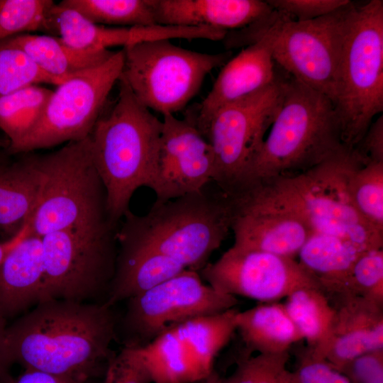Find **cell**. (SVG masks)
<instances>
[{
	"label": "cell",
	"mask_w": 383,
	"mask_h": 383,
	"mask_svg": "<svg viewBox=\"0 0 383 383\" xmlns=\"http://www.w3.org/2000/svg\"><path fill=\"white\" fill-rule=\"evenodd\" d=\"M118 317L105 303L49 299L6 327L9 364L41 370L82 383L104 376L116 353Z\"/></svg>",
	"instance_id": "cell-1"
},
{
	"label": "cell",
	"mask_w": 383,
	"mask_h": 383,
	"mask_svg": "<svg viewBox=\"0 0 383 383\" xmlns=\"http://www.w3.org/2000/svg\"><path fill=\"white\" fill-rule=\"evenodd\" d=\"M118 94L90 134L96 170L106 193L110 220L118 225L134 193L149 187L162 128V120L141 104L121 77Z\"/></svg>",
	"instance_id": "cell-2"
},
{
	"label": "cell",
	"mask_w": 383,
	"mask_h": 383,
	"mask_svg": "<svg viewBox=\"0 0 383 383\" xmlns=\"http://www.w3.org/2000/svg\"><path fill=\"white\" fill-rule=\"evenodd\" d=\"M344 147L332 101L290 76L279 110L238 192L309 171Z\"/></svg>",
	"instance_id": "cell-3"
},
{
	"label": "cell",
	"mask_w": 383,
	"mask_h": 383,
	"mask_svg": "<svg viewBox=\"0 0 383 383\" xmlns=\"http://www.w3.org/2000/svg\"><path fill=\"white\" fill-rule=\"evenodd\" d=\"M206 187L169 201L155 200L143 216L128 211L117 231L118 244L154 250L200 272L227 238L232 220L229 198Z\"/></svg>",
	"instance_id": "cell-4"
},
{
	"label": "cell",
	"mask_w": 383,
	"mask_h": 383,
	"mask_svg": "<svg viewBox=\"0 0 383 383\" xmlns=\"http://www.w3.org/2000/svg\"><path fill=\"white\" fill-rule=\"evenodd\" d=\"M38 198L28 231L40 237L56 231L113 224L106 193L94 162L90 135L59 150L38 155ZM119 225V224H118Z\"/></svg>",
	"instance_id": "cell-5"
},
{
	"label": "cell",
	"mask_w": 383,
	"mask_h": 383,
	"mask_svg": "<svg viewBox=\"0 0 383 383\" xmlns=\"http://www.w3.org/2000/svg\"><path fill=\"white\" fill-rule=\"evenodd\" d=\"M357 157L354 149L345 146L333 157L309 171L249 188H255L299 216L313 233L347 239L367 250L381 249L383 231L372 226L357 213L346 190V172Z\"/></svg>",
	"instance_id": "cell-6"
},
{
	"label": "cell",
	"mask_w": 383,
	"mask_h": 383,
	"mask_svg": "<svg viewBox=\"0 0 383 383\" xmlns=\"http://www.w3.org/2000/svg\"><path fill=\"white\" fill-rule=\"evenodd\" d=\"M334 106L343 144L353 148L383 111V1L354 4L339 66Z\"/></svg>",
	"instance_id": "cell-7"
},
{
	"label": "cell",
	"mask_w": 383,
	"mask_h": 383,
	"mask_svg": "<svg viewBox=\"0 0 383 383\" xmlns=\"http://www.w3.org/2000/svg\"><path fill=\"white\" fill-rule=\"evenodd\" d=\"M121 77L137 100L150 111L173 114L200 89L206 76L223 65L230 52L209 54L177 46L170 40L123 48Z\"/></svg>",
	"instance_id": "cell-8"
},
{
	"label": "cell",
	"mask_w": 383,
	"mask_h": 383,
	"mask_svg": "<svg viewBox=\"0 0 383 383\" xmlns=\"http://www.w3.org/2000/svg\"><path fill=\"white\" fill-rule=\"evenodd\" d=\"M118 226L69 229L42 236L45 274L40 301L104 298L105 302L115 271Z\"/></svg>",
	"instance_id": "cell-9"
},
{
	"label": "cell",
	"mask_w": 383,
	"mask_h": 383,
	"mask_svg": "<svg viewBox=\"0 0 383 383\" xmlns=\"http://www.w3.org/2000/svg\"><path fill=\"white\" fill-rule=\"evenodd\" d=\"M354 3L320 18L298 21L274 9L259 26L271 38L272 57L288 74L333 104L348 20Z\"/></svg>",
	"instance_id": "cell-10"
},
{
	"label": "cell",
	"mask_w": 383,
	"mask_h": 383,
	"mask_svg": "<svg viewBox=\"0 0 383 383\" xmlns=\"http://www.w3.org/2000/svg\"><path fill=\"white\" fill-rule=\"evenodd\" d=\"M287 77L221 106L200 131L214 155L212 182L223 194L241 189L282 105Z\"/></svg>",
	"instance_id": "cell-11"
},
{
	"label": "cell",
	"mask_w": 383,
	"mask_h": 383,
	"mask_svg": "<svg viewBox=\"0 0 383 383\" xmlns=\"http://www.w3.org/2000/svg\"><path fill=\"white\" fill-rule=\"evenodd\" d=\"M123 50L103 63L68 77L52 94L34 128L9 155L50 148L88 137L118 82Z\"/></svg>",
	"instance_id": "cell-12"
},
{
	"label": "cell",
	"mask_w": 383,
	"mask_h": 383,
	"mask_svg": "<svg viewBox=\"0 0 383 383\" xmlns=\"http://www.w3.org/2000/svg\"><path fill=\"white\" fill-rule=\"evenodd\" d=\"M123 345L143 348L186 321L235 308L237 297L214 289L198 272L177 275L126 301Z\"/></svg>",
	"instance_id": "cell-13"
},
{
	"label": "cell",
	"mask_w": 383,
	"mask_h": 383,
	"mask_svg": "<svg viewBox=\"0 0 383 383\" xmlns=\"http://www.w3.org/2000/svg\"><path fill=\"white\" fill-rule=\"evenodd\" d=\"M238 311L186 321L140 348L152 383H194L208 377L236 332Z\"/></svg>",
	"instance_id": "cell-14"
},
{
	"label": "cell",
	"mask_w": 383,
	"mask_h": 383,
	"mask_svg": "<svg viewBox=\"0 0 383 383\" xmlns=\"http://www.w3.org/2000/svg\"><path fill=\"white\" fill-rule=\"evenodd\" d=\"M199 274L218 292L261 303L278 302L304 287L322 289L317 278L294 258L233 245Z\"/></svg>",
	"instance_id": "cell-15"
},
{
	"label": "cell",
	"mask_w": 383,
	"mask_h": 383,
	"mask_svg": "<svg viewBox=\"0 0 383 383\" xmlns=\"http://www.w3.org/2000/svg\"><path fill=\"white\" fill-rule=\"evenodd\" d=\"M157 158L149 185L156 201L200 192L212 182L214 155L194 118L163 116Z\"/></svg>",
	"instance_id": "cell-16"
},
{
	"label": "cell",
	"mask_w": 383,
	"mask_h": 383,
	"mask_svg": "<svg viewBox=\"0 0 383 383\" xmlns=\"http://www.w3.org/2000/svg\"><path fill=\"white\" fill-rule=\"evenodd\" d=\"M228 197L235 248L294 258L313 233L299 216L255 188Z\"/></svg>",
	"instance_id": "cell-17"
},
{
	"label": "cell",
	"mask_w": 383,
	"mask_h": 383,
	"mask_svg": "<svg viewBox=\"0 0 383 383\" xmlns=\"http://www.w3.org/2000/svg\"><path fill=\"white\" fill-rule=\"evenodd\" d=\"M272 53L270 35L257 29L253 43L222 67L211 90L202 101L196 126L201 131L221 106L255 93L272 84L279 73Z\"/></svg>",
	"instance_id": "cell-18"
},
{
	"label": "cell",
	"mask_w": 383,
	"mask_h": 383,
	"mask_svg": "<svg viewBox=\"0 0 383 383\" xmlns=\"http://www.w3.org/2000/svg\"><path fill=\"white\" fill-rule=\"evenodd\" d=\"M336 316L323 359L339 371L356 358L383 350V305L360 296L336 302Z\"/></svg>",
	"instance_id": "cell-19"
},
{
	"label": "cell",
	"mask_w": 383,
	"mask_h": 383,
	"mask_svg": "<svg viewBox=\"0 0 383 383\" xmlns=\"http://www.w3.org/2000/svg\"><path fill=\"white\" fill-rule=\"evenodd\" d=\"M157 24L206 27L226 32L243 29L274 9L260 0H154Z\"/></svg>",
	"instance_id": "cell-20"
},
{
	"label": "cell",
	"mask_w": 383,
	"mask_h": 383,
	"mask_svg": "<svg viewBox=\"0 0 383 383\" xmlns=\"http://www.w3.org/2000/svg\"><path fill=\"white\" fill-rule=\"evenodd\" d=\"M45 267L42 237L28 231L0 265V313L6 318L40 300Z\"/></svg>",
	"instance_id": "cell-21"
},
{
	"label": "cell",
	"mask_w": 383,
	"mask_h": 383,
	"mask_svg": "<svg viewBox=\"0 0 383 383\" xmlns=\"http://www.w3.org/2000/svg\"><path fill=\"white\" fill-rule=\"evenodd\" d=\"M19 155L12 162L0 163V241L26 228L38 198L42 179L38 154Z\"/></svg>",
	"instance_id": "cell-22"
},
{
	"label": "cell",
	"mask_w": 383,
	"mask_h": 383,
	"mask_svg": "<svg viewBox=\"0 0 383 383\" xmlns=\"http://www.w3.org/2000/svg\"><path fill=\"white\" fill-rule=\"evenodd\" d=\"M186 269L154 250L118 244L114 274L105 300L113 306L177 275Z\"/></svg>",
	"instance_id": "cell-23"
},
{
	"label": "cell",
	"mask_w": 383,
	"mask_h": 383,
	"mask_svg": "<svg viewBox=\"0 0 383 383\" xmlns=\"http://www.w3.org/2000/svg\"><path fill=\"white\" fill-rule=\"evenodd\" d=\"M236 331L248 353L273 354L289 352L302 338L279 302L261 303L235 316Z\"/></svg>",
	"instance_id": "cell-24"
},
{
	"label": "cell",
	"mask_w": 383,
	"mask_h": 383,
	"mask_svg": "<svg viewBox=\"0 0 383 383\" xmlns=\"http://www.w3.org/2000/svg\"><path fill=\"white\" fill-rule=\"evenodd\" d=\"M43 33L59 38L76 50L87 52H101L115 46L123 48L131 43V27L96 24L59 3L50 9Z\"/></svg>",
	"instance_id": "cell-25"
},
{
	"label": "cell",
	"mask_w": 383,
	"mask_h": 383,
	"mask_svg": "<svg viewBox=\"0 0 383 383\" xmlns=\"http://www.w3.org/2000/svg\"><path fill=\"white\" fill-rule=\"evenodd\" d=\"M283 304L306 340L307 352L323 359L336 316L332 301L321 288L304 287L289 295Z\"/></svg>",
	"instance_id": "cell-26"
},
{
	"label": "cell",
	"mask_w": 383,
	"mask_h": 383,
	"mask_svg": "<svg viewBox=\"0 0 383 383\" xmlns=\"http://www.w3.org/2000/svg\"><path fill=\"white\" fill-rule=\"evenodd\" d=\"M368 250L347 239L313 233L297 255L299 262L327 292L348 275L356 260Z\"/></svg>",
	"instance_id": "cell-27"
},
{
	"label": "cell",
	"mask_w": 383,
	"mask_h": 383,
	"mask_svg": "<svg viewBox=\"0 0 383 383\" xmlns=\"http://www.w3.org/2000/svg\"><path fill=\"white\" fill-rule=\"evenodd\" d=\"M10 38L43 72L62 81L103 63L113 53L110 50L96 52L76 50L59 38L46 34H21Z\"/></svg>",
	"instance_id": "cell-28"
},
{
	"label": "cell",
	"mask_w": 383,
	"mask_h": 383,
	"mask_svg": "<svg viewBox=\"0 0 383 383\" xmlns=\"http://www.w3.org/2000/svg\"><path fill=\"white\" fill-rule=\"evenodd\" d=\"M52 91L33 84L0 98V128L8 137L7 154L37 125Z\"/></svg>",
	"instance_id": "cell-29"
},
{
	"label": "cell",
	"mask_w": 383,
	"mask_h": 383,
	"mask_svg": "<svg viewBox=\"0 0 383 383\" xmlns=\"http://www.w3.org/2000/svg\"><path fill=\"white\" fill-rule=\"evenodd\" d=\"M345 186L357 213L383 231V162L362 165L357 155L346 172Z\"/></svg>",
	"instance_id": "cell-30"
},
{
	"label": "cell",
	"mask_w": 383,
	"mask_h": 383,
	"mask_svg": "<svg viewBox=\"0 0 383 383\" xmlns=\"http://www.w3.org/2000/svg\"><path fill=\"white\" fill-rule=\"evenodd\" d=\"M59 4L96 24L112 27L157 24L154 0H62Z\"/></svg>",
	"instance_id": "cell-31"
},
{
	"label": "cell",
	"mask_w": 383,
	"mask_h": 383,
	"mask_svg": "<svg viewBox=\"0 0 383 383\" xmlns=\"http://www.w3.org/2000/svg\"><path fill=\"white\" fill-rule=\"evenodd\" d=\"M336 301L360 296L383 305V250H370L355 262L348 275L326 293Z\"/></svg>",
	"instance_id": "cell-32"
},
{
	"label": "cell",
	"mask_w": 383,
	"mask_h": 383,
	"mask_svg": "<svg viewBox=\"0 0 383 383\" xmlns=\"http://www.w3.org/2000/svg\"><path fill=\"white\" fill-rule=\"evenodd\" d=\"M62 82L43 72L10 38L0 40V98L30 85Z\"/></svg>",
	"instance_id": "cell-33"
},
{
	"label": "cell",
	"mask_w": 383,
	"mask_h": 383,
	"mask_svg": "<svg viewBox=\"0 0 383 383\" xmlns=\"http://www.w3.org/2000/svg\"><path fill=\"white\" fill-rule=\"evenodd\" d=\"M52 0H0V40L43 31Z\"/></svg>",
	"instance_id": "cell-34"
},
{
	"label": "cell",
	"mask_w": 383,
	"mask_h": 383,
	"mask_svg": "<svg viewBox=\"0 0 383 383\" xmlns=\"http://www.w3.org/2000/svg\"><path fill=\"white\" fill-rule=\"evenodd\" d=\"M289 360V352L253 355L244 350L235 361L234 371L223 378V383H280Z\"/></svg>",
	"instance_id": "cell-35"
},
{
	"label": "cell",
	"mask_w": 383,
	"mask_h": 383,
	"mask_svg": "<svg viewBox=\"0 0 383 383\" xmlns=\"http://www.w3.org/2000/svg\"><path fill=\"white\" fill-rule=\"evenodd\" d=\"M102 383H152L139 347L123 345L111 359Z\"/></svg>",
	"instance_id": "cell-36"
},
{
	"label": "cell",
	"mask_w": 383,
	"mask_h": 383,
	"mask_svg": "<svg viewBox=\"0 0 383 383\" xmlns=\"http://www.w3.org/2000/svg\"><path fill=\"white\" fill-rule=\"evenodd\" d=\"M274 10L292 20L307 21L313 20L345 6L348 0H267Z\"/></svg>",
	"instance_id": "cell-37"
},
{
	"label": "cell",
	"mask_w": 383,
	"mask_h": 383,
	"mask_svg": "<svg viewBox=\"0 0 383 383\" xmlns=\"http://www.w3.org/2000/svg\"><path fill=\"white\" fill-rule=\"evenodd\" d=\"M292 373L296 383H352L345 374L324 359L311 355L306 350Z\"/></svg>",
	"instance_id": "cell-38"
},
{
	"label": "cell",
	"mask_w": 383,
	"mask_h": 383,
	"mask_svg": "<svg viewBox=\"0 0 383 383\" xmlns=\"http://www.w3.org/2000/svg\"><path fill=\"white\" fill-rule=\"evenodd\" d=\"M341 372L352 383H383V350L356 358Z\"/></svg>",
	"instance_id": "cell-39"
},
{
	"label": "cell",
	"mask_w": 383,
	"mask_h": 383,
	"mask_svg": "<svg viewBox=\"0 0 383 383\" xmlns=\"http://www.w3.org/2000/svg\"><path fill=\"white\" fill-rule=\"evenodd\" d=\"M362 163L383 162V116L372 121L366 133L353 148Z\"/></svg>",
	"instance_id": "cell-40"
},
{
	"label": "cell",
	"mask_w": 383,
	"mask_h": 383,
	"mask_svg": "<svg viewBox=\"0 0 383 383\" xmlns=\"http://www.w3.org/2000/svg\"><path fill=\"white\" fill-rule=\"evenodd\" d=\"M7 383H82L67 377L55 375L41 370L26 369L16 379Z\"/></svg>",
	"instance_id": "cell-41"
},
{
	"label": "cell",
	"mask_w": 383,
	"mask_h": 383,
	"mask_svg": "<svg viewBox=\"0 0 383 383\" xmlns=\"http://www.w3.org/2000/svg\"><path fill=\"white\" fill-rule=\"evenodd\" d=\"M6 329V318L0 313V380L7 383L11 379L6 372L10 364L6 359L4 350Z\"/></svg>",
	"instance_id": "cell-42"
},
{
	"label": "cell",
	"mask_w": 383,
	"mask_h": 383,
	"mask_svg": "<svg viewBox=\"0 0 383 383\" xmlns=\"http://www.w3.org/2000/svg\"><path fill=\"white\" fill-rule=\"evenodd\" d=\"M26 228L20 233L18 235L15 236L14 238L6 240V241H0V265L2 262V260H4L6 255L8 253V252L16 245V243L21 238V237L23 235L26 231Z\"/></svg>",
	"instance_id": "cell-43"
},
{
	"label": "cell",
	"mask_w": 383,
	"mask_h": 383,
	"mask_svg": "<svg viewBox=\"0 0 383 383\" xmlns=\"http://www.w3.org/2000/svg\"><path fill=\"white\" fill-rule=\"evenodd\" d=\"M197 383H223V378L214 370L208 377Z\"/></svg>",
	"instance_id": "cell-44"
},
{
	"label": "cell",
	"mask_w": 383,
	"mask_h": 383,
	"mask_svg": "<svg viewBox=\"0 0 383 383\" xmlns=\"http://www.w3.org/2000/svg\"><path fill=\"white\" fill-rule=\"evenodd\" d=\"M280 383H296L292 371L287 370L282 375Z\"/></svg>",
	"instance_id": "cell-45"
},
{
	"label": "cell",
	"mask_w": 383,
	"mask_h": 383,
	"mask_svg": "<svg viewBox=\"0 0 383 383\" xmlns=\"http://www.w3.org/2000/svg\"><path fill=\"white\" fill-rule=\"evenodd\" d=\"M9 145V141L8 140H3L0 139V163L3 162V160H1V154L2 151L6 150Z\"/></svg>",
	"instance_id": "cell-46"
},
{
	"label": "cell",
	"mask_w": 383,
	"mask_h": 383,
	"mask_svg": "<svg viewBox=\"0 0 383 383\" xmlns=\"http://www.w3.org/2000/svg\"><path fill=\"white\" fill-rule=\"evenodd\" d=\"M194 383H197V382H194Z\"/></svg>",
	"instance_id": "cell-47"
}]
</instances>
